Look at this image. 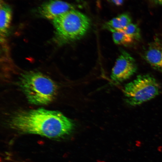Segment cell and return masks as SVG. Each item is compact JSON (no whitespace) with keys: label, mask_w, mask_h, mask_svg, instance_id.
Instances as JSON below:
<instances>
[{"label":"cell","mask_w":162,"mask_h":162,"mask_svg":"<svg viewBox=\"0 0 162 162\" xmlns=\"http://www.w3.org/2000/svg\"><path fill=\"white\" fill-rule=\"evenodd\" d=\"M10 126L22 133L58 138L69 134L74 128L70 119L61 112L43 108L17 112L9 121Z\"/></svg>","instance_id":"cell-1"},{"label":"cell","mask_w":162,"mask_h":162,"mask_svg":"<svg viewBox=\"0 0 162 162\" xmlns=\"http://www.w3.org/2000/svg\"><path fill=\"white\" fill-rule=\"evenodd\" d=\"M18 84L28 101L32 104H48L53 100L56 94L55 83L39 72L30 71L22 74Z\"/></svg>","instance_id":"cell-2"},{"label":"cell","mask_w":162,"mask_h":162,"mask_svg":"<svg viewBox=\"0 0 162 162\" xmlns=\"http://www.w3.org/2000/svg\"><path fill=\"white\" fill-rule=\"evenodd\" d=\"M52 20L57 38L62 43L82 37L88 30L90 23L86 16L74 9L61 14Z\"/></svg>","instance_id":"cell-3"},{"label":"cell","mask_w":162,"mask_h":162,"mask_svg":"<svg viewBox=\"0 0 162 162\" xmlns=\"http://www.w3.org/2000/svg\"><path fill=\"white\" fill-rule=\"evenodd\" d=\"M161 88L157 81L151 75H138L125 86L124 92L128 104L135 106L149 100L158 95Z\"/></svg>","instance_id":"cell-4"},{"label":"cell","mask_w":162,"mask_h":162,"mask_svg":"<svg viewBox=\"0 0 162 162\" xmlns=\"http://www.w3.org/2000/svg\"><path fill=\"white\" fill-rule=\"evenodd\" d=\"M137 69L134 58L127 52L122 50L112 69L111 78L115 83H119L130 78Z\"/></svg>","instance_id":"cell-5"},{"label":"cell","mask_w":162,"mask_h":162,"mask_svg":"<svg viewBox=\"0 0 162 162\" xmlns=\"http://www.w3.org/2000/svg\"><path fill=\"white\" fill-rule=\"evenodd\" d=\"M72 4L60 0H48L37 8L39 14L43 17L52 20L69 10L74 9Z\"/></svg>","instance_id":"cell-6"},{"label":"cell","mask_w":162,"mask_h":162,"mask_svg":"<svg viewBox=\"0 0 162 162\" xmlns=\"http://www.w3.org/2000/svg\"><path fill=\"white\" fill-rule=\"evenodd\" d=\"M143 57L153 68L162 72V43L158 39L156 38L148 44Z\"/></svg>","instance_id":"cell-7"},{"label":"cell","mask_w":162,"mask_h":162,"mask_svg":"<svg viewBox=\"0 0 162 162\" xmlns=\"http://www.w3.org/2000/svg\"><path fill=\"white\" fill-rule=\"evenodd\" d=\"M12 18V11L10 7L2 2L0 10V31L3 39L7 34Z\"/></svg>","instance_id":"cell-8"},{"label":"cell","mask_w":162,"mask_h":162,"mask_svg":"<svg viewBox=\"0 0 162 162\" xmlns=\"http://www.w3.org/2000/svg\"><path fill=\"white\" fill-rule=\"evenodd\" d=\"M112 32L113 41L116 44L127 46L131 44L134 41V40L123 30H115Z\"/></svg>","instance_id":"cell-9"},{"label":"cell","mask_w":162,"mask_h":162,"mask_svg":"<svg viewBox=\"0 0 162 162\" xmlns=\"http://www.w3.org/2000/svg\"><path fill=\"white\" fill-rule=\"evenodd\" d=\"M124 31L134 40H139L141 38L140 30L138 25L130 23L123 30Z\"/></svg>","instance_id":"cell-10"},{"label":"cell","mask_w":162,"mask_h":162,"mask_svg":"<svg viewBox=\"0 0 162 162\" xmlns=\"http://www.w3.org/2000/svg\"><path fill=\"white\" fill-rule=\"evenodd\" d=\"M105 27L112 32L115 30H123L119 19L117 16L106 22Z\"/></svg>","instance_id":"cell-11"},{"label":"cell","mask_w":162,"mask_h":162,"mask_svg":"<svg viewBox=\"0 0 162 162\" xmlns=\"http://www.w3.org/2000/svg\"><path fill=\"white\" fill-rule=\"evenodd\" d=\"M123 30L127 26L131 23V18L130 15L128 13H123L118 16Z\"/></svg>","instance_id":"cell-12"},{"label":"cell","mask_w":162,"mask_h":162,"mask_svg":"<svg viewBox=\"0 0 162 162\" xmlns=\"http://www.w3.org/2000/svg\"><path fill=\"white\" fill-rule=\"evenodd\" d=\"M112 3L117 6L122 5L124 0H109Z\"/></svg>","instance_id":"cell-13"},{"label":"cell","mask_w":162,"mask_h":162,"mask_svg":"<svg viewBox=\"0 0 162 162\" xmlns=\"http://www.w3.org/2000/svg\"><path fill=\"white\" fill-rule=\"evenodd\" d=\"M156 4L162 5V0H152Z\"/></svg>","instance_id":"cell-14"}]
</instances>
